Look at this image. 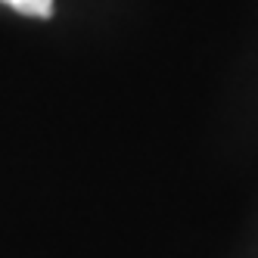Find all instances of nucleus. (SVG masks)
<instances>
[{
    "mask_svg": "<svg viewBox=\"0 0 258 258\" xmlns=\"http://www.w3.org/2000/svg\"><path fill=\"white\" fill-rule=\"evenodd\" d=\"M4 4L25 13V16H41V19L53 13V0H4Z\"/></svg>",
    "mask_w": 258,
    "mask_h": 258,
    "instance_id": "f257e3e1",
    "label": "nucleus"
}]
</instances>
